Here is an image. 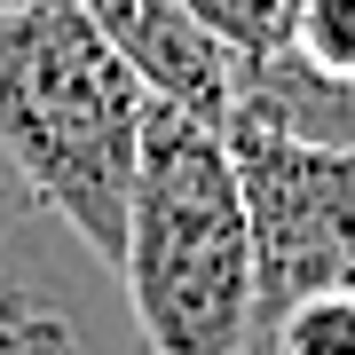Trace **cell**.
Returning a JSON list of instances; mask_svg holds the SVG:
<instances>
[{
	"mask_svg": "<svg viewBox=\"0 0 355 355\" xmlns=\"http://www.w3.org/2000/svg\"><path fill=\"white\" fill-rule=\"evenodd\" d=\"M111 277L150 355H253V221L221 127L150 103Z\"/></svg>",
	"mask_w": 355,
	"mask_h": 355,
	"instance_id": "obj_2",
	"label": "cell"
},
{
	"mask_svg": "<svg viewBox=\"0 0 355 355\" xmlns=\"http://www.w3.org/2000/svg\"><path fill=\"white\" fill-rule=\"evenodd\" d=\"M261 355H355V284L300 300V308L261 340Z\"/></svg>",
	"mask_w": 355,
	"mask_h": 355,
	"instance_id": "obj_7",
	"label": "cell"
},
{
	"mask_svg": "<svg viewBox=\"0 0 355 355\" xmlns=\"http://www.w3.org/2000/svg\"><path fill=\"white\" fill-rule=\"evenodd\" d=\"M150 87L95 32L79 0H16L0 8V166L119 268L142 166Z\"/></svg>",
	"mask_w": 355,
	"mask_h": 355,
	"instance_id": "obj_1",
	"label": "cell"
},
{
	"mask_svg": "<svg viewBox=\"0 0 355 355\" xmlns=\"http://www.w3.org/2000/svg\"><path fill=\"white\" fill-rule=\"evenodd\" d=\"M190 16L221 40L237 64H268L300 32V0H190Z\"/></svg>",
	"mask_w": 355,
	"mask_h": 355,
	"instance_id": "obj_6",
	"label": "cell"
},
{
	"mask_svg": "<svg viewBox=\"0 0 355 355\" xmlns=\"http://www.w3.org/2000/svg\"><path fill=\"white\" fill-rule=\"evenodd\" d=\"M245 221H253V355L300 300L355 284V150L229 127Z\"/></svg>",
	"mask_w": 355,
	"mask_h": 355,
	"instance_id": "obj_3",
	"label": "cell"
},
{
	"mask_svg": "<svg viewBox=\"0 0 355 355\" xmlns=\"http://www.w3.org/2000/svg\"><path fill=\"white\" fill-rule=\"evenodd\" d=\"M95 32L127 55V71L150 87V103L205 119V127H237V55L190 16V0H79Z\"/></svg>",
	"mask_w": 355,
	"mask_h": 355,
	"instance_id": "obj_4",
	"label": "cell"
},
{
	"mask_svg": "<svg viewBox=\"0 0 355 355\" xmlns=\"http://www.w3.org/2000/svg\"><path fill=\"white\" fill-rule=\"evenodd\" d=\"M292 55L316 64L324 79H340V87H355V0H300Z\"/></svg>",
	"mask_w": 355,
	"mask_h": 355,
	"instance_id": "obj_8",
	"label": "cell"
},
{
	"mask_svg": "<svg viewBox=\"0 0 355 355\" xmlns=\"http://www.w3.org/2000/svg\"><path fill=\"white\" fill-rule=\"evenodd\" d=\"M237 119L292 142H324V150H355V87L324 79L300 55H268V64H237Z\"/></svg>",
	"mask_w": 355,
	"mask_h": 355,
	"instance_id": "obj_5",
	"label": "cell"
},
{
	"mask_svg": "<svg viewBox=\"0 0 355 355\" xmlns=\"http://www.w3.org/2000/svg\"><path fill=\"white\" fill-rule=\"evenodd\" d=\"M0 8H8V0H0Z\"/></svg>",
	"mask_w": 355,
	"mask_h": 355,
	"instance_id": "obj_9",
	"label": "cell"
}]
</instances>
